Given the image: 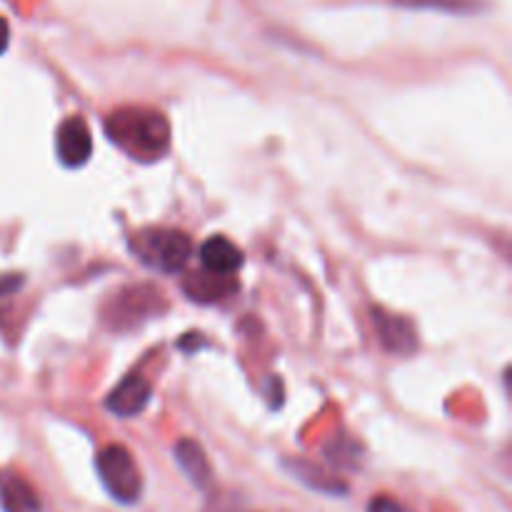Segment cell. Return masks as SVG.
Masks as SVG:
<instances>
[{"label":"cell","mask_w":512,"mask_h":512,"mask_svg":"<svg viewBox=\"0 0 512 512\" xmlns=\"http://www.w3.org/2000/svg\"><path fill=\"white\" fill-rule=\"evenodd\" d=\"M105 135L125 155L153 163L170 148V123L163 113L150 108H120L105 118Z\"/></svg>","instance_id":"1"},{"label":"cell","mask_w":512,"mask_h":512,"mask_svg":"<svg viewBox=\"0 0 512 512\" xmlns=\"http://www.w3.org/2000/svg\"><path fill=\"white\" fill-rule=\"evenodd\" d=\"M133 253L148 265L150 270L158 273L175 275L188 265L190 253H193V243L183 230H168V228H155L143 230L130 240Z\"/></svg>","instance_id":"2"},{"label":"cell","mask_w":512,"mask_h":512,"mask_svg":"<svg viewBox=\"0 0 512 512\" xmlns=\"http://www.w3.org/2000/svg\"><path fill=\"white\" fill-rule=\"evenodd\" d=\"M95 468H98V478L110 498L118 500L120 505L138 503L143 495V478H140V470L128 448L123 445L103 448L95 460Z\"/></svg>","instance_id":"3"},{"label":"cell","mask_w":512,"mask_h":512,"mask_svg":"<svg viewBox=\"0 0 512 512\" xmlns=\"http://www.w3.org/2000/svg\"><path fill=\"white\" fill-rule=\"evenodd\" d=\"M55 153L65 168H83L93 155V135L80 115H70L55 133Z\"/></svg>","instance_id":"4"},{"label":"cell","mask_w":512,"mask_h":512,"mask_svg":"<svg viewBox=\"0 0 512 512\" xmlns=\"http://www.w3.org/2000/svg\"><path fill=\"white\" fill-rule=\"evenodd\" d=\"M155 303H160V293L155 288H150V285L123 290L113 300L110 325L113 328H130V325L143 323L150 315H155Z\"/></svg>","instance_id":"5"},{"label":"cell","mask_w":512,"mask_h":512,"mask_svg":"<svg viewBox=\"0 0 512 512\" xmlns=\"http://www.w3.org/2000/svg\"><path fill=\"white\" fill-rule=\"evenodd\" d=\"M373 323L378 330V338L383 348L390 355H410L418 348V335H415V325L408 318L395 313H385V310H373Z\"/></svg>","instance_id":"6"},{"label":"cell","mask_w":512,"mask_h":512,"mask_svg":"<svg viewBox=\"0 0 512 512\" xmlns=\"http://www.w3.org/2000/svg\"><path fill=\"white\" fill-rule=\"evenodd\" d=\"M150 398H153V388L148 380L140 375H128L110 390V395L105 398V408L118 418H135L148 408Z\"/></svg>","instance_id":"7"},{"label":"cell","mask_w":512,"mask_h":512,"mask_svg":"<svg viewBox=\"0 0 512 512\" xmlns=\"http://www.w3.org/2000/svg\"><path fill=\"white\" fill-rule=\"evenodd\" d=\"M238 288L233 275L213 273V270H200L183 280V293L195 303H215V300L228 298Z\"/></svg>","instance_id":"8"},{"label":"cell","mask_w":512,"mask_h":512,"mask_svg":"<svg viewBox=\"0 0 512 512\" xmlns=\"http://www.w3.org/2000/svg\"><path fill=\"white\" fill-rule=\"evenodd\" d=\"M200 260H203L205 270L223 275H235L243 268V250L233 243V240L223 238V235H213L200 248Z\"/></svg>","instance_id":"9"},{"label":"cell","mask_w":512,"mask_h":512,"mask_svg":"<svg viewBox=\"0 0 512 512\" xmlns=\"http://www.w3.org/2000/svg\"><path fill=\"white\" fill-rule=\"evenodd\" d=\"M173 455L178 468L183 470L185 478H188L195 488L200 490L208 488L210 480H213V470H210L208 455H205V450L200 448V443H195V440H188V438L178 440L173 448Z\"/></svg>","instance_id":"10"},{"label":"cell","mask_w":512,"mask_h":512,"mask_svg":"<svg viewBox=\"0 0 512 512\" xmlns=\"http://www.w3.org/2000/svg\"><path fill=\"white\" fill-rule=\"evenodd\" d=\"M285 468H288L290 473L300 480V483H305L308 488H313V490H320V493H328V495L348 493V485H345L343 480L333 478V475H328L323 468L308 463V460H298V458L285 460Z\"/></svg>","instance_id":"11"},{"label":"cell","mask_w":512,"mask_h":512,"mask_svg":"<svg viewBox=\"0 0 512 512\" xmlns=\"http://www.w3.org/2000/svg\"><path fill=\"white\" fill-rule=\"evenodd\" d=\"M0 508L5 512H43L38 493L23 478H8L0 488Z\"/></svg>","instance_id":"12"},{"label":"cell","mask_w":512,"mask_h":512,"mask_svg":"<svg viewBox=\"0 0 512 512\" xmlns=\"http://www.w3.org/2000/svg\"><path fill=\"white\" fill-rule=\"evenodd\" d=\"M408 8H435L448 10V13H473L478 8V0H395Z\"/></svg>","instance_id":"13"},{"label":"cell","mask_w":512,"mask_h":512,"mask_svg":"<svg viewBox=\"0 0 512 512\" xmlns=\"http://www.w3.org/2000/svg\"><path fill=\"white\" fill-rule=\"evenodd\" d=\"M368 512H413L408 505L400 503L393 495H375L368 503Z\"/></svg>","instance_id":"14"},{"label":"cell","mask_w":512,"mask_h":512,"mask_svg":"<svg viewBox=\"0 0 512 512\" xmlns=\"http://www.w3.org/2000/svg\"><path fill=\"white\" fill-rule=\"evenodd\" d=\"M23 283H25V278L20 273L0 275V298H3V295H13L15 290L23 288Z\"/></svg>","instance_id":"15"},{"label":"cell","mask_w":512,"mask_h":512,"mask_svg":"<svg viewBox=\"0 0 512 512\" xmlns=\"http://www.w3.org/2000/svg\"><path fill=\"white\" fill-rule=\"evenodd\" d=\"M8 45H10V25L8 20L0 18V55L8 50Z\"/></svg>","instance_id":"16"}]
</instances>
